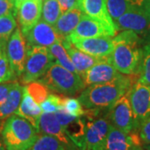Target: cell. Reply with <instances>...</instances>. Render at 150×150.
<instances>
[{"instance_id":"6da1fadb","label":"cell","mask_w":150,"mask_h":150,"mask_svg":"<svg viewBox=\"0 0 150 150\" xmlns=\"http://www.w3.org/2000/svg\"><path fill=\"white\" fill-rule=\"evenodd\" d=\"M138 80V74H120L110 82L88 86L81 92L79 100L86 109H107L126 94Z\"/></svg>"},{"instance_id":"7a4b0ae2","label":"cell","mask_w":150,"mask_h":150,"mask_svg":"<svg viewBox=\"0 0 150 150\" xmlns=\"http://www.w3.org/2000/svg\"><path fill=\"white\" fill-rule=\"evenodd\" d=\"M113 51L112 62L120 74H138L143 46L139 34L132 30H123L112 38Z\"/></svg>"},{"instance_id":"3957f363","label":"cell","mask_w":150,"mask_h":150,"mask_svg":"<svg viewBox=\"0 0 150 150\" xmlns=\"http://www.w3.org/2000/svg\"><path fill=\"white\" fill-rule=\"evenodd\" d=\"M0 134L6 150H28L36 141L39 132L25 118L12 114L3 123Z\"/></svg>"},{"instance_id":"277c9868","label":"cell","mask_w":150,"mask_h":150,"mask_svg":"<svg viewBox=\"0 0 150 150\" xmlns=\"http://www.w3.org/2000/svg\"><path fill=\"white\" fill-rule=\"evenodd\" d=\"M38 80L47 86L50 91L69 96L80 93L86 87L80 75L66 69L56 62Z\"/></svg>"},{"instance_id":"5b68a950","label":"cell","mask_w":150,"mask_h":150,"mask_svg":"<svg viewBox=\"0 0 150 150\" xmlns=\"http://www.w3.org/2000/svg\"><path fill=\"white\" fill-rule=\"evenodd\" d=\"M107 109H86V149L103 150L110 127Z\"/></svg>"},{"instance_id":"8992f818","label":"cell","mask_w":150,"mask_h":150,"mask_svg":"<svg viewBox=\"0 0 150 150\" xmlns=\"http://www.w3.org/2000/svg\"><path fill=\"white\" fill-rule=\"evenodd\" d=\"M54 62L55 59L48 48L35 46L28 48L24 70L21 75L22 82L28 84L30 82L38 80Z\"/></svg>"},{"instance_id":"52a82bcc","label":"cell","mask_w":150,"mask_h":150,"mask_svg":"<svg viewBox=\"0 0 150 150\" xmlns=\"http://www.w3.org/2000/svg\"><path fill=\"white\" fill-rule=\"evenodd\" d=\"M107 116L111 125L125 134L138 131L139 123L135 118L128 93L108 108Z\"/></svg>"},{"instance_id":"ba28073f","label":"cell","mask_w":150,"mask_h":150,"mask_svg":"<svg viewBox=\"0 0 150 150\" xmlns=\"http://www.w3.org/2000/svg\"><path fill=\"white\" fill-rule=\"evenodd\" d=\"M59 123L79 150L86 149V123L83 116L71 115L60 107L54 112Z\"/></svg>"},{"instance_id":"9c48e42d","label":"cell","mask_w":150,"mask_h":150,"mask_svg":"<svg viewBox=\"0 0 150 150\" xmlns=\"http://www.w3.org/2000/svg\"><path fill=\"white\" fill-rule=\"evenodd\" d=\"M5 51L11 67L18 77L23 73L27 59L28 48L26 41L20 28H16L6 43Z\"/></svg>"},{"instance_id":"30bf717a","label":"cell","mask_w":150,"mask_h":150,"mask_svg":"<svg viewBox=\"0 0 150 150\" xmlns=\"http://www.w3.org/2000/svg\"><path fill=\"white\" fill-rule=\"evenodd\" d=\"M26 41L27 48L39 46L48 48L54 43L62 42L65 38L62 37L53 25L43 20H39L27 33L23 34Z\"/></svg>"},{"instance_id":"8fae6325","label":"cell","mask_w":150,"mask_h":150,"mask_svg":"<svg viewBox=\"0 0 150 150\" xmlns=\"http://www.w3.org/2000/svg\"><path fill=\"white\" fill-rule=\"evenodd\" d=\"M78 6L83 14L101 23L111 37L117 34L116 25L108 10L107 0H78Z\"/></svg>"},{"instance_id":"7c38bea8","label":"cell","mask_w":150,"mask_h":150,"mask_svg":"<svg viewBox=\"0 0 150 150\" xmlns=\"http://www.w3.org/2000/svg\"><path fill=\"white\" fill-rule=\"evenodd\" d=\"M119 74L120 73L112 64L111 56H108L103 57L81 77L85 86H91L110 82L116 79Z\"/></svg>"},{"instance_id":"4fadbf2b","label":"cell","mask_w":150,"mask_h":150,"mask_svg":"<svg viewBox=\"0 0 150 150\" xmlns=\"http://www.w3.org/2000/svg\"><path fill=\"white\" fill-rule=\"evenodd\" d=\"M129 102L139 123L150 115V85L137 81L128 92Z\"/></svg>"},{"instance_id":"5bb4252c","label":"cell","mask_w":150,"mask_h":150,"mask_svg":"<svg viewBox=\"0 0 150 150\" xmlns=\"http://www.w3.org/2000/svg\"><path fill=\"white\" fill-rule=\"evenodd\" d=\"M150 23V7L129 11L114 21L117 32L132 30L138 34L143 33Z\"/></svg>"},{"instance_id":"9a60e30c","label":"cell","mask_w":150,"mask_h":150,"mask_svg":"<svg viewBox=\"0 0 150 150\" xmlns=\"http://www.w3.org/2000/svg\"><path fill=\"white\" fill-rule=\"evenodd\" d=\"M68 40L78 49L95 57L111 56L113 51L112 38L109 36L74 38Z\"/></svg>"},{"instance_id":"2e32d148","label":"cell","mask_w":150,"mask_h":150,"mask_svg":"<svg viewBox=\"0 0 150 150\" xmlns=\"http://www.w3.org/2000/svg\"><path fill=\"white\" fill-rule=\"evenodd\" d=\"M41 0H26L17 7V17L23 34L40 20L42 13Z\"/></svg>"},{"instance_id":"e0dca14e","label":"cell","mask_w":150,"mask_h":150,"mask_svg":"<svg viewBox=\"0 0 150 150\" xmlns=\"http://www.w3.org/2000/svg\"><path fill=\"white\" fill-rule=\"evenodd\" d=\"M136 145H143L138 131L125 134L110 123L103 150H131Z\"/></svg>"},{"instance_id":"ac0fdd59","label":"cell","mask_w":150,"mask_h":150,"mask_svg":"<svg viewBox=\"0 0 150 150\" xmlns=\"http://www.w3.org/2000/svg\"><path fill=\"white\" fill-rule=\"evenodd\" d=\"M39 132L56 138L69 150H79L66 134L54 112H42L39 119Z\"/></svg>"},{"instance_id":"d6986e66","label":"cell","mask_w":150,"mask_h":150,"mask_svg":"<svg viewBox=\"0 0 150 150\" xmlns=\"http://www.w3.org/2000/svg\"><path fill=\"white\" fill-rule=\"evenodd\" d=\"M101 36L111 37L110 33L101 23L83 14L74 30L68 37H66V38H87Z\"/></svg>"},{"instance_id":"ffe728a7","label":"cell","mask_w":150,"mask_h":150,"mask_svg":"<svg viewBox=\"0 0 150 150\" xmlns=\"http://www.w3.org/2000/svg\"><path fill=\"white\" fill-rule=\"evenodd\" d=\"M62 43L69 55L77 73L80 76H82L87 70L90 69L93 65L97 64L103 58V57L93 56L78 49L66 38L63 40Z\"/></svg>"},{"instance_id":"44dd1931","label":"cell","mask_w":150,"mask_h":150,"mask_svg":"<svg viewBox=\"0 0 150 150\" xmlns=\"http://www.w3.org/2000/svg\"><path fill=\"white\" fill-rule=\"evenodd\" d=\"M42 112L43 111L39 104L33 101L24 88L21 103L13 114L25 118L39 132V119Z\"/></svg>"},{"instance_id":"7402d4cb","label":"cell","mask_w":150,"mask_h":150,"mask_svg":"<svg viewBox=\"0 0 150 150\" xmlns=\"http://www.w3.org/2000/svg\"><path fill=\"white\" fill-rule=\"evenodd\" d=\"M108 13L113 21L129 11L150 7V0H107Z\"/></svg>"},{"instance_id":"603a6c76","label":"cell","mask_w":150,"mask_h":150,"mask_svg":"<svg viewBox=\"0 0 150 150\" xmlns=\"http://www.w3.org/2000/svg\"><path fill=\"white\" fill-rule=\"evenodd\" d=\"M83 15V13L79 8V7L77 6L62 13L58 21L54 24V28L62 37H68L77 27Z\"/></svg>"},{"instance_id":"cb8c5ba5","label":"cell","mask_w":150,"mask_h":150,"mask_svg":"<svg viewBox=\"0 0 150 150\" xmlns=\"http://www.w3.org/2000/svg\"><path fill=\"white\" fill-rule=\"evenodd\" d=\"M23 91L24 87L15 81L5 101L0 104V120L6 119L15 112L21 103Z\"/></svg>"},{"instance_id":"d4e9b609","label":"cell","mask_w":150,"mask_h":150,"mask_svg":"<svg viewBox=\"0 0 150 150\" xmlns=\"http://www.w3.org/2000/svg\"><path fill=\"white\" fill-rule=\"evenodd\" d=\"M28 150H69L59 139L48 134H38L34 144Z\"/></svg>"},{"instance_id":"484cf974","label":"cell","mask_w":150,"mask_h":150,"mask_svg":"<svg viewBox=\"0 0 150 150\" xmlns=\"http://www.w3.org/2000/svg\"><path fill=\"white\" fill-rule=\"evenodd\" d=\"M62 42L54 43L53 45H51L50 47H48V49L51 52L52 55L54 56L56 63H58L59 64L63 66L66 69L69 70V71L74 72V73H77L74 65L73 64L69 55L68 54L66 48H64V46L63 45Z\"/></svg>"},{"instance_id":"4316f807","label":"cell","mask_w":150,"mask_h":150,"mask_svg":"<svg viewBox=\"0 0 150 150\" xmlns=\"http://www.w3.org/2000/svg\"><path fill=\"white\" fill-rule=\"evenodd\" d=\"M42 4V20L54 26L61 16L62 12L58 0H43Z\"/></svg>"},{"instance_id":"83f0119b","label":"cell","mask_w":150,"mask_h":150,"mask_svg":"<svg viewBox=\"0 0 150 150\" xmlns=\"http://www.w3.org/2000/svg\"><path fill=\"white\" fill-rule=\"evenodd\" d=\"M24 88L33 101L38 104L42 103L50 94V89L38 80L30 82Z\"/></svg>"},{"instance_id":"f1b7e54d","label":"cell","mask_w":150,"mask_h":150,"mask_svg":"<svg viewBox=\"0 0 150 150\" xmlns=\"http://www.w3.org/2000/svg\"><path fill=\"white\" fill-rule=\"evenodd\" d=\"M17 28L16 17L8 14L0 18V43L6 45Z\"/></svg>"},{"instance_id":"f546056e","label":"cell","mask_w":150,"mask_h":150,"mask_svg":"<svg viewBox=\"0 0 150 150\" xmlns=\"http://www.w3.org/2000/svg\"><path fill=\"white\" fill-rule=\"evenodd\" d=\"M138 75V81L150 85V43L143 46V55Z\"/></svg>"},{"instance_id":"4dcf8cb0","label":"cell","mask_w":150,"mask_h":150,"mask_svg":"<svg viewBox=\"0 0 150 150\" xmlns=\"http://www.w3.org/2000/svg\"><path fill=\"white\" fill-rule=\"evenodd\" d=\"M16 74L7 57L5 47L0 49V83L16 80Z\"/></svg>"},{"instance_id":"1f68e13d","label":"cell","mask_w":150,"mask_h":150,"mask_svg":"<svg viewBox=\"0 0 150 150\" xmlns=\"http://www.w3.org/2000/svg\"><path fill=\"white\" fill-rule=\"evenodd\" d=\"M62 108L68 113L77 117L83 116L85 112V110L83 109V105L79 100V98H64Z\"/></svg>"},{"instance_id":"d6a6232c","label":"cell","mask_w":150,"mask_h":150,"mask_svg":"<svg viewBox=\"0 0 150 150\" xmlns=\"http://www.w3.org/2000/svg\"><path fill=\"white\" fill-rule=\"evenodd\" d=\"M64 97L57 95L55 93H50L48 98L39 104L42 111L44 112H55L59 108L62 107Z\"/></svg>"},{"instance_id":"836d02e7","label":"cell","mask_w":150,"mask_h":150,"mask_svg":"<svg viewBox=\"0 0 150 150\" xmlns=\"http://www.w3.org/2000/svg\"><path fill=\"white\" fill-rule=\"evenodd\" d=\"M138 133L142 144H150V115L140 122Z\"/></svg>"},{"instance_id":"e575fe53","label":"cell","mask_w":150,"mask_h":150,"mask_svg":"<svg viewBox=\"0 0 150 150\" xmlns=\"http://www.w3.org/2000/svg\"><path fill=\"white\" fill-rule=\"evenodd\" d=\"M8 14L17 17V8L13 0H0V18Z\"/></svg>"},{"instance_id":"d590c367","label":"cell","mask_w":150,"mask_h":150,"mask_svg":"<svg viewBox=\"0 0 150 150\" xmlns=\"http://www.w3.org/2000/svg\"><path fill=\"white\" fill-rule=\"evenodd\" d=\"M14 82L15 81L0 83V104L5 101V99L8 95V93L10 92L11 88L14 84Z\"/></svg>"},{"instance_id":"8d00e7d4","label":"cell","mask_w":150,"mask_h":150,"mask_svg":"<svg viewBox=\"0 0 150 150\" xmlns=\"http://www.w3.org/2000/svg\"><path fill=\"white\" fill-rule=\"evenodd\" d=\"M58 2L62 13L78 6V0H58Z\"/></svg>"},{"instance_id":"74e56055","label":"cell","mask_w":150,"mask_h":150,"mask_svg":"<svg viewBox=\"0 0 150 150\" xmlns=\"http://www.w3.org/2000/svg\"><path fill=\"white\" fill-rule=\"evenodd\" d=\"M142 39V43L144 45L148 44L150 43V23L149 24V26L147 27V28L145 29L143 33H141L139 35Z\"/></svg>"},{"instance_id":"f35d334b","label":"cell","mask_w":150,"mask_h":150,"mask_svg":"<svg viewBox=\"0 0 150 150\" xmlns=\"http://www.w3.org/2000/svg\"><path fill=\"white\" fill-rule=\"evenodd\" d=\"M0 150H6L5 144H4V142L1 134H0Z\"/></svg>"},{"instance_id":"ab89813d","label":"cell","mask_w":150,"mask_h":150,"mask_svg":"<svg viewBox=\"0 0 150 150\" xmlns=\"http://www.w3.org/2000/svg\"><path fill=\"white\" fill-rule=\"evenodd\" d=\"M131 150H144V149L143 146H141V145H136V146H134V147H133V149H132Z\"/></svg>"},{"instance_id":"60d3db41","label":"cell","mask_w":150,"mask_h":150,"mask_svg":"<svg viewBox=\"0 0 150 150\" xmlns=\"http://www.w3.org/2000/svg\"><path fill=\"white\" fill-rule=\"evenodd\" d=\"M13 1H14V3H15V6H16L17 8L21 3H23V1H26V0H13Z\"/></svg>"},{"instance_id":"b9f144b4","label":"cell","mask_w":150,"mask_h":150,"mask_svg":"<svg viewBox=\"0 0 150 150\" xmlns=\"http://www.w3.org/2000/svg\"><path fill=\"white\" fill-rule=\"evenodd\" d=\"M142 146H143L144 150H150V144H143Z\"/></svg>"},{"instance_id":"7bdbcfd3","label":"cell","mask_w":150,"mask_h":150,"mask_svg":"<svg viewBox=\"0 0 150 150\" xmlns=\"http://www.w3.org/2000/svg\"><path fill=\"white\" fill-rule=\"evenodd\" d=\"M4 47H6V45H4V44H2V43H0V49L3 48H4Z\"/></svg>"},{"instance_id":"ee69618b","label":"cell","mask_w":150,"mask_h":150,"mask_svg":"<svg viewBox=\"0 0 150 150\" xmlns=\"http://www.w3.org/2000/svg\"><path fill=\"white\" fill-rule=\"evenodd\" d=\"M41 1H42V2H43V0H41Z\"/></svg>"}]
</instances>
